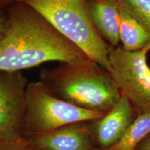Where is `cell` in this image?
<instances>
[{
	"instance_id": "15",
	"label": "cell",
	"mask_w": 150,
	"mask_h": 150,
	"mask_svg": "<svg viewBox=\"0 0 150 150\" xmlns=\"http://www.w3.org/2000/svg\"><path fill=\"white\" fill-rule=\"evenodd\" d=\"M136 150H150V134L138 145Z\"/></svg>"
},
{
	"instance_id": "17",
	"label": "cell",
	"mask_w": 150,
	"mask_h": 150,
	"mask_svg": "<svg viewBox=\"0 0 150 150\" xmlns=\"http://www.w3.org/2000/svg\"><path fill=\"white\" fill-rule=\"evenodd\" d=\"M73 1H86L87 0H73Z\"/></svg>"
},
{
	"instance_id": "16",
	"label": "cell",
	"mask_w": 150,
	"mask_h": 150,
	"mask_svg": "<svg viewBox=\"0 0 150 150\" xmlns=\"http://www.w3.org/2000/svg\"><path fill=\"white\" fill-rule=\"evenodd\" d=\"M16 0H0V9L5 10L9 5L13 4Z\"/></svg>"
},
{
	"instance_id": "3",
	"label": "cell",
	"mask_w": 150,
	"mask_h": 150,
	"mask_svg": "<svg viewBox=\"0 0 150 150\" xmlns=\"http://www.w3.org/2000/svg\"><path fill=\"white\" fill-rule=\"evenodd\" d=\"M39 12L63 36L101 66L109 70V45L103 40L90 18L86 1L18 0Z\"/></svg>"
},
{
	"instance_id": "10",
	"label": "cell",
	"mask_w": 150,
	"mask_h": 150,
	"mask_svg": "<svg viewBox=\"0 0 150 150\" xmlns=\"http://www.w3.org/2000/svg\"><path fill=\"white\" fill-rule=\"evenodd\" d=\"M119 8V36L122 48L129 52L145 48L150 43V33L128 13Z\"/></svg>"
},
{
	"instance_id": "9",
	"label": "cell",
	"mask_w": 150,
	"mask_h": 150,
	"mask_svg": "<svg viewBox=\"0 0 150 150\" xmlns=\"http://www.w3.org/2000/svg\"><path fill=\"white\" fill-rule=\"evenodd\" d=\"M87 8L95 29L105 42L112 47L120 42L117 0H87Z\"/></svg>"
},
{
	"instance_id": "7",
	"label": "cell",
	"mask_w": 150,
	"mask_h": 150,
	"mask_svg": "<svg viewBox=\"0 0 150 150\" xmlns=\"http://www.w3.org/2000/svg\"><path fill=\"white\" fill-rule=\"evenodd\" d=\"M138 115L129 99L123 94L117 104L98 119L88 122L96 147L105 149L115 145L126 134Z\"/></svg>"
},
{
	"instance_id": "14",
	"label": "cell",
	"mask_w": 150,
	"mask_h": 150,
	"mask_svg": "<svg viewBox=\"0 0 150 150\" xmlns=\"http://www.w3.org/2000/svg\"><path fill=\"white\" fill-rule=\"evenodd\" d=\"M8 27V17L4 9H0V38L1 37Z\"/></svg>"
},
{
	"instance_id": "2",
	"label": "cell",
	"mask_w": 150,
	"mask_h": 150,
	"mask_svg": "<svg viewBox=\"0 0 150 150\" xmlns=\"http://www.w3.org/2000/svg\"><path fill=\"white\" fill-rule=\"evenodd\" d=\"M39 77L55 97L91 111L106 114L121 97L109 72L89 58L42 68Z\"/></svg>"
},
{
	"instance_id": "1",
	"label": "cell",
	"mask_w": 150,
	"mask_h": 150,
	"mask_svg": "<svg viewBox=\"0 0 150 150\" xmlns=\"http://www.w3.org/2000/svg\"><path fill=\"white\" fill-rule=\"evenodd\" d=\"M5 11L8 27L0 38V70L22 72L47 62L88 58L27 4L16 0Z\"/></svg>"
},
{
	"instance_id": "5",
	"label": "cell",
	"mask_w": 150,
	"mask_h": 150,
	"mask_svg": "<svg viewBox=\"0 0 150 150\" xmlns=\"http://www.w3.org/2000/svg\"><path fill=\"white\" fill-rule=\"evenodd\" d=\"M149 52L150 43L134 52L126 51L122 47H108V72L138 115L150 110V68L147 62Z\"/></svg>"
},
{
	"instance_id": "18",
	"label": "cell",
	"mask_w": 150,
	"mask_h": 150,
	"mask_svg": "<svg viewBox=\"0 0 150 150\" xmlns=\"http://www.w3.org/2000/svg\"><path fill=\"white\" fill-rule=\"evenodd\" d=\"M93 150H99V149H98V148H97V147H95V149H94Z\"/></svg>"
},
{
	"instance_id": "4",
	"label": "cell",
	"mask_w": 150,
	"mask_h": 150,
	"mask_svg": "<svg viewBox=\"0 0 150 150\" xmlns=\"http://www.w3.org/2000/svg\"><path fill=\"white\" fill-rule=\"evenodd\" d=\"M105 114L83 109L54 96L40 81L29 82L23 122L27 138L48 134L73 123L88 122Z\"/></svg>"
},
{
	"instance_id": "11",
	"label": "cell",
	"mask_w": 150,
	"mask_h": 150,
	"mask_svg": "<svg viewBox=\"0 0 150 150\" xmlns=\"http://www.w3.org/2000/svg\"><path fill=\"white\" fill-rule=\"evenodd\" d=\"M150 134V110L138 114L126 134L112 147L99 150H136L138 145Z\"/></svg>"
},
{
	"instance_id": "6",
	"label": "cell",
	"mask_w": 150,
	"mask_h": 150,
	"mask_svg": "<svg viewBox=\"0 0 150 150\" xmlns=\"http://www.w3.org/2000/svg\"><path fill=\"white\" fill-rule=\"evenodd\" d=\"M27 78L22 72L0 70V137H23Z\"/></svg>"
},
{
	"instance_id": "13",
	"label": "cell",
	"mask_w": 150,
	"mask_h": 150,
	"mask_svg": "<svg viewBox=\"0 0 150 150\" xmlns=\"http://www.w3.org/2000/svg\"><path fill=\"white\" fill-rule=\"evenodd\" d=\"M0 150H38L25 136L18 138L0 137Z\"/></svg>"
},
{
	"instance_id": "12",
	"label": "cell",
	"mask_w": 150,
	"mask_h": 150,
	"mask_svg": "<svg viewBox=\"0 0 150 150\" xmlns=\"http://www.w3.org/2000/svg\"><path fill=\"white\" fill-rule=\"evenodd\" d=\"M117 3L150 33V0H117Z\"/></svg>"
},
{
	"instance_id": "8",
	"label": "cell",
	"mask_w": 150,
	"mask_h": 150,
	"mask_svg": "<svg viewBox=\"0 0 150 150\" xmlns=\"http://www.w3.org/2000/svg\"><path fill=\"white\" fill-rule=\"evenodd\" d=\"M88 122L73 123L27 138L38 150H93L96 145Z\"/></svg>"
}]
</instances>
